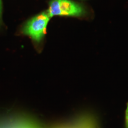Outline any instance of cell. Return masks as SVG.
I'll list each match as a JSON object with an SVG mask.
<instances>
[{
    "mask_svg": "<svg viewBox=\"0 0 128 128\" xmlns=\"http://www.w3.org/2000/svg\"><path fill=\"white\" fill-rule=\"evenodd\" d=\"M60 16H78L81 15L83 10L81 6L70 0H60Z\"/></svg>",
    "mask_w": 128,
    "mask_h": 128,
    "instance_id": "obj_2",
    "label": "cell"
},
{
    "mask_svg": "<svg viewBox=\"0 0 128 128\" xmlns=\"http://www.w3.org/2000/svg\"><path fill=\"white\" fill-rule=\"evenodd\" d=\"M1 16H2V1L0 0V22L1 21Z\"/></svg>",
    "mask_w": 128,
    "mask_h": 128,
    "instance_id": "obj_4",
    "label": "cell"
},
{
    "mask_svg": "<svg viewBox=\"0 0 128 128\" xmlns=\"http://www.w3.org/2000/svg\"><path fill=\"white\" fill-rule=\"evenodd\" d=\"M125 120H126V128H128V103L127 105V108L126 110V117H125Z\"/></svg>",
    "mask_w": 128,
    "mask_h": 128,
    "instance_id": "obj_3",
    "label": "cell"
},
{
    "mask_svg": "<svg viewBox=\"0 0 128 128\" xmlns=\"http://www.w3.org/2000/svg\"><path fill=\"white\" fill-rule=\"evenodd\" d=\"M91 124V123H90ZM90 124L89 125H87V126H83L82 128H96L95 126H92V124Z\"/></svg>",
    "mask_w": 128,
    "mask_h": 128,
    "instance_id": "obj_5",
    "label": "cell"
},
{
    "mask_svg": "<svg viewBox=\"0 0 128 128\" xmlns=\"http://www.w3.org/2000/svg\"><path fill=\"white\" fill-rule=\"evenodd\" d=\"M50 17L48 12L37 15L28 21L23 28V33L36 42H40L46 33V28Z\"/></svg>",
    "mask_w": 128,
    "mask_h": 128,
    "instance_id": "obj_1",
    "label": "cell"
}]
</instances>
